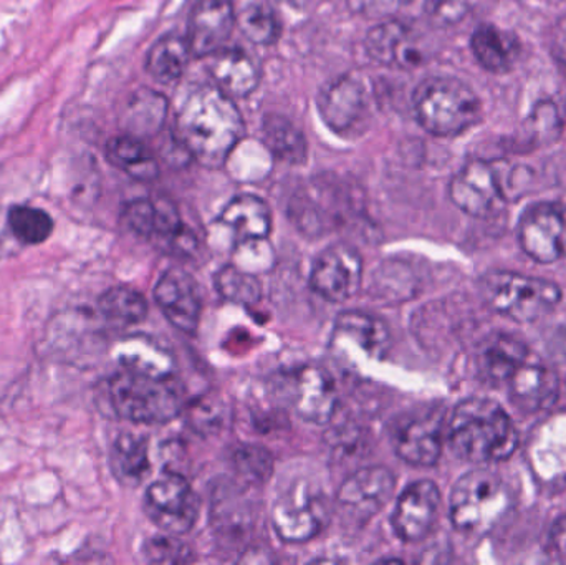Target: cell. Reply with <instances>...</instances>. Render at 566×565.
<instances>
[{"instance_id": "cell-14", "label": "cell", "mask_w": 566, "mask_h": 565, "mask_svg": "<svg viewBox=\"0 0 566 565\" xmlns=\"http://www.w3.org/2000/svg\"><path fill=\"white\" fill-rule=\"evenodd\" d=\"M352 201V199H349ZM345 186L319 178L312 188L296 192L290 201V218L296 228L310 236H319L336 228L352 208Z\"/></svg>"}, {"instance_id": "cell-37", "label": "cell", "mask_w": 566, "mask_h": 565, "mask_svg": "<svg viewBox=\"0 0 566 565\" xmlns=\"http://www.w3.org/2000/svg\"><path fill=\"white\" fill-rule=\"evenodd\" d=\"M216 289L226 301L234 302V304H258L262 297L261 282L255 274L234 264L226 265L218 272Z\"/></svg>"}, {"instance_id": "cell-17", "label": "cell", "mask_w": 566, "mask_h": 565, "mask_svg": "<svg viewBox=\"0 0 566 565\" xmlns=\"http://www.w3.org/2000/svg\"><path fill=\"white\" fill-rule=\"evenodd\" d=\"M441 491L429 480L416 481L406 488L396 504L391 524L396 536L405 543L426 540L438 523Z\"/></svg>"}, {"instance_id": "cell-4", "label": "cell", "mask_w": 566, "mask_h": 565, "mask_svg": "<svg viewBox=\"0 0 566 565\" xmlns=\"http://www.w3.org/2000/svg\"><path fill=\"white\" fill-rule=\"evenodd\" d=\"M514 510V494L497 473L469 471L452 488L449 514L459 533L485 536Z\"/></svg>"}, {"instance_id": "cell-9", "label": "cell", "mask_w": 566, "mask_h": 565, "mask_svg": "<svg viewBox=\"0 0 566 565\" xmlns=\"http://www.w3.org/2000/svg\"><path fill=\"white\" fill-rule=\"evenodd\" d=\"M318 112L335 135L361 136L371 123L368 88L358 76H338L319 92Z\"/></svg>"}, {"instance_id": "cell-24", "label": "cell", "mask_w": 566, "mask_h": 565, "mask_svg": "<svg viewBox=\"0 0 566 565\" xmlns=\"http://www.w3.org/2000/svg\"><path fill=\"white\" fill-rule=\"evenodd\" d=\"M531 357L524 342L512 335L499 334L489 338L478 355V370L482 380L494 387L507 384L515 370Z\"/></svg>"}, {"instance_id": "cell-18", "label": "cell", "mask_w": 566, "mask_h": 565, "mask_svg": "<svg viewBox=\"0 0 566 565\" xmlns=\"http://www.w3.org/2000/svg\"><path fill=\"white\" fill-rule=\"evenodd\" d=\"M155 299L176 328L185 334L198 331L202 314L201 292L198 282L185 269H168L156 284Z\"/></svg>"}, {"instance_id": "cell-35", "label": "cell", "mask_w": 566, "mask_h": 565, "mask_svg": "<svg viewBox=\"0 0 566 565\" xmlns=\"http://www.w3.org/2000/svg\"><path fill=\"white\" fill-rule=\"evenodd\" d=\"M239 494L226 491L224 496L216 498L214 508H212V520L214 527L226 541L232 544H239L251 530V513L244 504L235 503Z\"/></svg>"}, {"instance_id": "cell-27", "label": "cell", "mask_w": 566, "mask_h": 565, "mask_svg": "<svg viewBox=\"0 0 566 565\" xmlns=\"http://www.w3.org/2000/svg\"><path fill=\"white\" fill-rule=\"evenodd\" d=\"M168 102L161 93L142 88L129 96L119 113V125L126 135L149 138L158 135L166 122Z\"/></svg>"}, {"instance_id": "cell-44", "label": "cell", "mask_w": 566, "mask_h": 565, "mask_svg": "<svg viewBox=\"0 0 566 565\" xmlns=\"http://www.w3.org/2000/svg\"><path fill=\"white\" fill-rule=\"evenodd\" d=\"M469 0H428V12L439 23H454L465 15Z\"/></svg>"}, {"instance_id": "cell-29", "label": "cell", "mask_w": 566, "mask_h": 565, "mask_svg": "<svg viewBox=\"0 0 566 565\" xmlns=\"http://www.w3.org/2000/svg\"><path fill=\"white\" fill-rule=\"evenodd\" d=\"M192 52L186 36L178 33H169L161 36L155 45L149 49L146 56V72L159 83L178 82L188 69L189 59Z\"/></svg>"}, {"instance_id": "cell-43", "label": "cell", "mask_w": 566, "mask_h": 565, "mask_svg": "<svg viewBox=\"0 0 566 565\" xmlns=\"http://www.w3.org/2000/svg\"><path fill=\"white\" fill-rule=\"evenodd\" d=\"M412 0H348L349 9L366 19H389Z\"/></svg>"}, {"instance_id": "cell-22", "label": "cell", "mask_w": 566, "mask_h": 565, "mask_svg": "<svg viewBox=\"0 0 566 565\" xmlns=\"http://www.w3.org/2000/svg\"><path fill=\"white\" fill-rule=\"evenodd\" d=\"M366 52L381 65H398L412 69L422 60L421 52L412 42L411 32L399 20H385L366 35Z\"/></svg>"}, {"instance_id": "cell-6", "label": "cell", "mask_w": 566, "mask_h": 565, "mask_svg": "<svg viewBox=\"0 0 566 565\" xmlns=\"http://www.w3.org/2000/svg\"><path fill=\"white\" fill-rule=\"evenodd\" d=\"M524 175L507 163L474 159L469 161L449 185V198L465 215L488 219L505 205L524 196Z\"/></svg>"}, {"instance_id": "cell-36", "label": "cell", "mask_w": 566, "mask_h": 565, "mask_svg": "<svg viewBox=\"0 0 566 565\" xmlns=\"http://www.w3.org/2000/svg\"><path fill=\"white\" fill-rule=\"evenodd\" d=\"M7 222L13 238L25 245L42 244L53 231V219L43 209L30 206L10 208Z\"/></svg>"}, {"instance_id": "cell-20", "label": "cell", "mask_w": 566, "mask_h": 565, "mask_svg": "<svg viewBox=\"0 0 566 565\" xmlns=\"http://www.w3.org/2000/svg\"><path fill=\"white\" fill-rule=\"evenodd\" d=\"M235 23L231 0H199L189 17L188 39L192 55L209 56L224 49Z\"/></svg>"}, {"instance_id": "cell-21", "label": "cell", "mask_w": 566, "mask_h": 565, "mask_svg": "<svg viewBox=\"0 0 566 565\" xmlns=\"http://www.w3.org/2000/svg\"><path fill=\"white\" fill-rule=\"evenodd\" d=\"M528 458L544 483L566 480V414L548 418L534 431Z\"/></svg>"}, {"instance_id": "cell-12", "label": "cell", "mask_w": 566, "mask_h": 565, "mask_svg": "<svg viewBox=\"0 0 566 565\" xmlns=\"http://www.w3.org/2000/svg\"><path fill=\"white\" fill-rule=\"evenodd\" d=\"M444 428L442 407H426L405 415L392 430L396 454L412 467H434L441 458Z\"/></svg>"}, {"instance_id": "cell-28", "label": "cell", "mask_w": 566, "mask_h": 565, "mask_svg": "<svg viewBox=\"0 0 566 565\" xmlns=\"http://www.w3.org/2000/svg\"><path fill=\"white\" fill-rule=\"evenodd\" d=\"M338 338H349L373 358H381L389 348V328L385 322L366 312H343L335 322Z\"/></svg>"}, {"instance_id": "cell-16", "label": "cell", "mask_w": 566, "mask_h": 565, "mask_svg": "<svg viewBox=\"0 0 566 565\" xmlns=\"http://www.w3.org/2000/svg\"><path fill=\"white\" fill-rule=\"evenodd\" d=\"M286 401L302 420L323 425L332 420L338 404L336 384L322 367L305 365L283 380Z\"/></svg>"}, {"instance_id": "cell-33", "label": "cell", "mask_w": 566, "mask_h": 565, "mask_svg": "<svg viewBox=\"0 0 566 565\" xmlns=\"http://www.w3.org/2000/svg\"><path fill=\"white\" fill-rule=\"evenodd\" d=\"M235 23L258 45H272L281 39V20L268 0H242L235 9Z\"/></svg>"}, {"instance_id": "cell-40", "label": "cell", "mask_w": 566, "mask_h": 565, "mask_svg": "<svg viewBox=\"0 0 566 565\" xmlns=\"http://www.w3.org/2000/svg\"><path fill=\"white\" fill-rule=\"evenodd\" d=\"M143 554L153 564H188L192 561L191 547L179 540V536L168 533L146 541Z\"/></svg>"}, {"instance_id": "cell-30", "label": "cell", "mask_w": 566, "mask_h": 565, "mask_svg": "<svg viewBox=\"0 0 566 565\" xmlns=\"http://www.w3.org/2000/svg\"><path fill=\"white\" fill-rule=\"evenodd\" d=\"M106 158L116 168L138 181H155L159 176V165L143 139L132 135L116 136L106 145Z\"/></svg>"}, {"instance_id": "cell-11", "label": "cell", "mask_w": 566, "mask_h": 565, "mask_svg": "<svg viewBox=\"0 0 566 565\" xmlns=\"http://www.w3.org/2000/svg\"><path fill=\"white\" fill-rule=\"evenodd\" d=\"M329 520L325 494L310 486H293L279 498L272 510V526L283 543L303 544L315 540Z\"/></svg>"}, {"instance_id": "cell-5", "label": "cell", "mask_w": 566, "mask_h": 565, "mask_svg": "<svg viewBox=\"0 0 566 565\" xmlns=\"http://www.w3.org/2000/svg\"><path fill=\"white\" fill-rule=\"evenodd\" d=\"M416 118L434 136H458L478 125L482 102L478 93L454 76H429L415 90Z\"/></svg>"}, {"instance_id": "cell-8", "label": "cell", "mask_w": 566, "mask_h": 565, "mask_svg": "<svg viewBox=\"0 0 566 565\" xmlns=\"http://www.w3.org/2000/svg\"><path fill=\"white\" fill-rule=\"evenodd\" d=\"M145 510L163 533L182 536L195 527L201 503L181 473L166 471L146 491Z\"/></svg>"}, {"instance_id": "cell-46", "label": "cell", "mask_w": 566, "mask_h": 565, "mask_svg": "<svg viewBox=\"0 0 566 565\" xmlns=\"http://www.w3.org/2000/svg\"><path fill=\"white\" fill-rule=\"evenodd\" d=\"M558 341H560L562 350H564V354L566 355V328L564 332H562L560 338H558Z\"/></svg>"}, {"instance_id": "cell-19", "label": "cell", "mask_w": 566, "mask_h": 565, "mask_svg": "<svg viewBox=\"0 0 566 565\" xmlns=\"http://www.w3.org/2000/svg\"><path fill=\"white\" fill-rule=\"evenodd\" d=\"M512 404L524 414L554 407L560 394L557 372L531 354L505 384Z\"/></svg>"}, {"instance_id": "cell-41", "label": "cell", "mask_w": 566, "mask_h": 565, "mask_svg": "<svg viewBox=\"0 0 566 565\" xmlns=\"http://www.w3.org/2000/svg\"><path fill=\"white\" fill-rule=\"evenodd\" d=\"M125 224L135 234L145 239H153L156 234V222H158V208L153 199H133L123 209Z\"/></svg>"}, {"instance_id": "cell-23", "label": "cell", "mask_w": 566, "mask_h": 565, "mask_svg": "<svg viewBox=\"0 0 566 565\" xmlns=\"http://www.w3.org/2000/svg\"><path fill=\"white\" fill-rule=\"evenodd\" d=\"M208 59L216 86L229 96H249L259 85V66L244 50L221 49Z\"/></svg>"}, {"instance_id": "cell-45", "label": "cell", "mask_w": 566, "mask_h": 565, "mask_svg": "<svg viewBox=\"0 0 566 565\" xmlns=\"http://www.w3.org/2000/svg\"><path fill=\"white\" fill-rule=\"evenodd\" d=\"M551 547L558 559L566 561V516L558 517L551 531Z\"/></svg>"}, {"instance_id": "cell-42", "label": "cell", "mask_w": 566, "mask_h": 565, "mask_svg": "<svg viewBox=\"0 0 566 565\" xmlns=\"http://www.w3.org/2000/svg\"><path fill=\"white\" fill-rule=\"evenodd\" d=\"M192 428L201 435L216 433L224 423V405L219 398L206 397L189 407Z\"/></svg>"}, {"instance_id": "cell-32", "label": "cell", "mask_w": 566, "mask_h": 565, "mask_svg": "<svg viewBox=\"0 0 566 565\" xmlns=\"http://www.w3.org/2000/svg\"><path fill=\"white\" fill-rule=\"evenodd\" d=\"M262 132H264L265 148L272 156L290 165H303L306 161L308 145L305 136L289 118L271 113L264 118Z\"/></svg>"}, {"instance_id": "cell-2", "label": "cell", "mask_w": 566, "mask_h": 565, "mask_svg": "<svg viewBox=\"0 0 566 565\" xmlns=\"http://www.w3.org/2000/svg\"><path fill=\"white\" fill-rule=\"evenodd\" d=\"M452 453L469 463H497L517 450L518 435L507 411L491 398H468L448 425Z\"/></svg>"}, {"instance_id": "cell-34", "label": "cell", "mask_w": 566, "mask_h": 565, "mask_svg": "<svg viewBox=\"0 0 566 565\" xmlns=\"http://www.w3.org/2000/svg\"><path fill=\"white\" fill-rule=\"evenodd\" d=\"M98 308L105 318L119 325H135L148 315L145 295L135 289L113 287L99 297Z\"/></svg>"}, {"instance_id": "cell-3", "label": "cell", "mask_w": 566, "mask_h": 565, "mask_svg": "<svg viewBox=\"0 0 566 565\" xmlns=\"http://www.w3.org/2000/svg\"><path fill=\"white\" fill-rule=\"evenodd\" d=\"M108 401L123 420L168 423L185 410L186 391L172 374H149L123 367L109 378Z\"/></svg>"}, {"instance_id": "cell-39", "label": "cell", "mask_w": 566, "mask_h": 565, "mask_svg": "<svg viewBox=\"0 0 566 565\" xmlns=\"http://www.w3.org/2000/svg\"><path fill=\"white\" fill-rule=\"evenodd\" d=\"M232 463L239 477L254 486L268 483L274 473V458L259 444H244L235 450Z\"/></svg>"}, {"instance_id": "cell-38", "label": "cell", "mask_w": 566, "mask_h": 565, "mask_svg": "<svg viewBox=\"0 0 566 565\" xmlns=\"http://www.w3.org/2000/svg\"><path fill=\"white\" fill-rule=\"evenodd\" d=\"M560 132L562 119L557 106L551 102H542L535 106L534 112L525 119L524 128H522L517 142L521 146L537 148V146L555 142Z\"/></svg>"}, {"instance_id": "cell-31", "label": "cell", "mask_w": 566, "mask_h": 565, "mask_svg": "<svg viewBox=\"0 0 566 565\" xmlns=\"http://www.w3.org/2000/svg\"><path fill=\"white\" fill-rule=\"evenodd\" d=\"M112 470L126 486L142 483L149 471L148 440L142 435H119L112 448Z\"/></svg>"}, {"instance_id": "cell-1", "label": "cell", "mask_w": 566, "mask_h": 565, "mask_svg": "<svg viewBox=\"0 0 566 565\" xmlns=\"http://www.w3.org/2000/svg\"><path fill=\"white\" fill-rule=\"evenodd\" d=\"M178 139L206 168H222L244 138V119L231 96L216 85L191 90L176 115Z\"/></svg>"}, {"instance_id": "cell-13", "label": "cell", "mask_w": 566, "mask_h": 565, "mask_svg": "<svg viewBox=\"0 0 566 565\" xmlns=\"http://www.w3.org/2000/svg\"><path fill=\"white\" fill-rule=\"evenodd\" d=\"M518 242L528 258L552 264L566 252V202L544 201L525 209L518 222Z\"/></svg>"}, {"instance_id": "cell-25", "label": "cell", "mask_w": 566, "mask_h": 565, "mask_svg": "<svg viewBox=\"0 0 566 565\" xmlns=\"http://www.w3.org/2000/svg\"><path fill=\"white\" fill-rule=\"evenodd\" d=\"M219 224L231 229L238 242L268 239L272 231V212L264 199L254 195L235 196L222 209Z\"/></svg>"}, {"instance_id": "cell-7", "label": "cell", "mask_w": 566, "mask_h": 565, "mask_svg": "<svg viewBox=\"0 0 566 565\" xmlns=\"http://www.w3.org/2000/svg\"><path fill=\"white\" fill-rule=\"evenodd\" d=\"M485 304L521 324L541 321L562 301V289L548 279L514 271H491L481 279Z\"/></svg>"}, {"instance_id": "cell-10", "label": "cell", "mask_w": 566, "mask_h": 565, "mask_svg": "<svg viewBox=\"0 0 566 565\" xmlns=\"http://www.w3.org/2000/svg\"><path fill=\"white\" fill-rule=\"evenodd\" d=\"M395 474L385 467H366L346 478L336 493L339 516L349 526H366L395 493Z\"/></svg>"}, {"instance_id": "cell-26", "label": "cell", "mask_w": 566, "mask_h": 565, "mask_svg": "<svg viewBox=\"0 0 566 565\" xmlns=\"http://www.w3.org/2000/svg\"><path fill=\"white\" fill-rule=\"evenodd\" d=\"M471 49L475 60L488 72L507 73L517 62L521 43L514 33L492 23H482L472 33Z\"/></svg>"}, {"instance_id": "cell-15", "label": "cell", "mask_w": 566, "mask_h": 565, "mask_svg": "<svg viewBox=\"0 0 566 565\" xmlns=\"http://www.w3.org/2000/svg\"><path fill=\"white\" fill-rule=\"evenodd\" d=\"M363 259L352 245H329L315 259L310 287L329 302H345L361 287Z\"/></svg>"}]
</instances>
